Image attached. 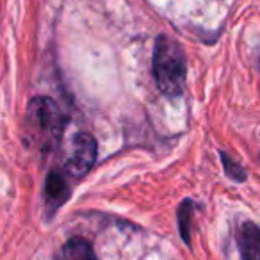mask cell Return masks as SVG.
Here are the masks:
<instances>
[{"label": "cell", "instance_id": "cell-4", "mask_svg": "<svg viewBox=\"0 0 260 260\" xmlns=\"http://www.w3.org/2000/svg\"><path fill=\"white\" fill-rule=\"evenodd\" d=\"M70 185L66 182L64 175L59 171H50L45 180V207H47L48 216L55 212L59 207L66 203L70 198Z\"/></svg>", "mask_w": 260, "mask_h": 260}, {"label": "cell", "instance_id": "cell-1", "mask_svg": "<svg viewBox=\"0 0 260 260\" xmlns=\"http://www.w3.org/2000/svg\"><path fill=\"white\" fill-rule=\"evenodd\" d=\"M66 123L68 118L62 114L52 98L34 96L27 104L25 119H23V139L32 148L48 152L59 145Z\"/></svg>", "mask_w": 260, "mask_h": 260}, {"label": "cell", "instance_id": "cell-6", "mask_svg": "<svg viewBox=\"0 0 260 260\" xmlns=\"http://www.w3.org/2000/svg\"><path fill=\"white\" fill-rule=\"evenodd\" d=\"M55 260H96V255L86 239L72 237L59 249Z\"/></svg>", "mask_w": 260, "mask_h": 260}, {"label": "cell", "instance_id": "cell-7", "mask_svg": "<svg viewBox=\"0 0 260 260\" xmlns=\"http://www.w3.org/2000/svg\"><path fill=\"white\" fill-rule=\"evenodd\" d=\"M192 216V202H184L180 207V212H178V223H180V234L184 242L191 244V237H189V223H191Z\"/></svg>", "mask_w": 260, "mask_h": 260}, {"label": "cell", "instance_id": "cell-8", "mask_svg": "<svg viewBox=\"0 0 260 260\" xmlns=\"http://www.w3.org/2000/svg\"><path fill=\"white\" fill-rule=\"evenodd\" d=\"M221 160H223V166H224V171L230 178H234L235 182H244L246 180V171L241 164H237L230 155L226 153H221Z\"/></svg>", "mask_w": 260, "mask_h": 260}, {"label": "cell", "instance_id": "cell-5", "mask_svg": "<svg viewBox=\"0 0 260 260\" xmlns=\"http://www.w3.org/2000/svg\"><path fill=\"white\" fill-rule=\"evenodd\" d=\"M242 260H260V228L253 223H244L237 235Z\"/></svg>", "mask_w": 260, "mask_h": 260}, {"label": "cell", "instance_id": "cell-2", "mask_svg": "<svg viewBox=\"0 0 260 260\" xmlns=\"http://www.w3.org/2000/svg\"><path fill=\"white\" fill-rule=\"evenodd\" d=\"M153 79L162 94L175 98L185 84V55L180 45L168 36H159L153 48Z\"/></svg>", "mask_w": 260, "mask_h": 260}, {"label": "cell", "instance_id": "cell-3", "mask_svg": "<svg viewBox=\"0 0 260 260\" xmlns=\"http://www.w3.org/2000/svg\"><path fill=\"white\" fill-rule=\"evenodd\" d=\"M96 141L93 136L87 132H77L73 136L72 155L66 160V171L72 177H84L93 168L94 160H96Z\"/></svg>", "mask_w": 260, "mask_h": 260}]
</instances>
